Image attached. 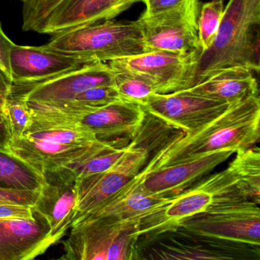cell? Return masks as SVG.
I'll return each instance as SVG.
<instances>
[{"instance_id":"obj_1","label":"cell","mask_w":260,"mask_h":260,"mask_svg":"<svg viewBox=\"0 0 260 260\" xmlns=\"http://www.w3.org/2000/svg\"><path fill=\"white\" fill-rule=\"evenodd\" d=\"M259 138L260 100L255 94L230 105L223 113L198 130L170 140L143 169L154 171L217 150L249 148Z\"/></svg>"},{"instance_id":"obj_2","label":"cell","mask_w":260,"mask_h":260,"mask_svg":"<svg viewBox=\"0 0 260 260\" xmlns=\"http://www.w3.org/2000/svg\"><path fill=\"white\" fill-rule=\"evenodd\" d=\"M260 0H230L214 43L199 55L194 86L219 70L260 69Z\"/></svg>"},{"instance_id":"obj_3","label":"cell","mask_w":260,"mask_h":260,"mask_svg":"<svg viewBox=\"0 0 260 260\" xmlns=\"http://www.w3.org/2000/svg\"><path fill=\"white\" fill-rule=\"evenodd\" d=\"M47 48L79 56L90 63L109 62L146 52L137 21L111 20L95 22L53 35Z\"/></svg>"},{"instance_id":"obj_4","label":"cell","mask_w":260,"mask_h":260,"mask_svg":"<svg viewBox=\"0 0 260 260\" xmlns=\"http://www.w3.org/2000/svg\"><path fill=\"white\" fill-rule=\"evenodd\" d=\"M247 199L239 189L229 169L203 177L175 194L167 205L155 210L140 222L138 234L161 235L176 231L190 217L205 212L214 205Z\"/></svg>"},{"instance_id":"obj_5","label":"cell","mask_w":260,"mask_h":260,"mask_svg":"<svg viewBox=\"0 0 260 260\" xmlns=\"http://www.w3.org/2000/svg\"><path fill=\"white\" fill-rule=\"evenodd\" d=\"M27 104L33 121L80 125L91 131L101 141H117L133 138L141 130L147 115L141 105L125 101L91 109L36 103Z\"/></svg>"},{"instance_id":"obj_6","label":"cell","mask_w":260,"mask_h":260,"mask_svg":"<svg viewBox=\"0 0 260 260\" xmlns=\"http://www.w3.org/2000/svg\"><path fill=\"white\" fill-rule=\"evenodd\" d=\"M141 219L94 217L71 228L62 244L66 260H125L135 258Z\"/></svg>"},{"instance_id":"obj_7","label":"cell","mask_w":260,"mask_h":260,"mask_svg":"<svg viewBox=\"0 0 260 260\" xmlns=\"http://www.w3.org/2000/svg\"><path fill=\"white\" fill-rule=\"evenodd\" d=\"M174 231L202 240L259 246V208L247 199L224 202L190 217Z\"/></svg>"},{"instance_id":"obj_8","label":"cell","mask_w":260,"mask_h":260,"mask_svg":"<svg viewBox=\"0 0 260 260\" xmlns=\"http://www.w3.org/2000/svg\"><path fill=\"white\" fill-rule=\"evenodd\" d=\"M200 52L176 54L147 51L107 62L117 74L133 76L148 83L156 93H171L194 84Z\"/></svg>"},{"instance_id":"obj_9","label":"cell","mask_w":260,"mask_h":260,"mask_svg":"<svg viewBox=\"0 0 260 260\" xmlns=\"http://www.w3.org/2000/svg\"><path fill=\"white\" fill-rule=\"evenodd\" d=\"M200 1L188 0L182 7L156 16L144 13L137 19L146 52L166 51L188 54L199 51V20Z\"/></svg>"},{"instance_id":"obj_10","label":"cell","mask_w":260,"mask_h":260,"mask_svg":"<svg viewBox=\"0 0 260 260\" xmlns=\"http://www.w3.org/2000/svg\"><path fill=\"white\" fill-rule=\"evenodd\" d=\"M115 80V72L107 62H96L41 83L12 84L10 95L26 103L57 104L68 101L91 88L112 86Z\"/></svg>"},{"instance_id":"obj_11","label":"cell","mask_w":260,"mask_h":260,"mask_svg":"<svg viewBox=\"0 0 260 260\" xmlns=\"http://www.w3.org/2000/svg\"><path fill=\"white\" fill-rule=\"evenodd\" d=\"M230 105L183 89L152 94L142 107L147 115L168 127L189 134L217 118Z\"/></svg>"},{"instance_id":"obj_12","label":"cell","mask_w":260,"mask_h":260,"mask_svg":"<svg viewBox=\"0 0 260 260\" xmlns=\"http://www.w3.org/2000/svg\"><path fill=\"white\" fill-rule=\"evenodd\" d=\"M148 159V150L138 147L132 141L128 150L112 167L102 173L76 179L77 205L72 226L119 191L142 170Z\"/></svg>"},{"instance_id":"obj_13","label":"cell","mask_w":260,"mask_h":260,"mask_svg":"<svg viewBox=\"0 0 260 260\" xmlns=\"http://www.w3.org/2000/svg\"><path fill=\"white\" fill-rule=\"evenodd\" d=\"M45 182L32 207L35 216L50 228L52 244L71 229L77 211L76 177L68 168L43 174Z\"/></svg>"},{"instance_id":"obj_14","label":"cell","mask_w":260,"mask_h":260,"mask_svg":"<svg viewBox=\"0 0 260 260\" xmlns=\"http://www.w3.org/2000/svg\"><path fill=\"white\" fill-rule=\"evenodd\" d=\"M90 64L83 57L53 51L43 46L15 44L10 54L12 84L30 85Z\"/></svg>"},{"instance_id":"obj_15","label":"cell","mask_w":260,"mask_h":260,"mask_svg":"<svg viewBox=\"0 0 260 260\" xmlns=\"http://www.w3.org/2000/svg\"><path fill=\"white\" fill-rule=\"evenodd\" d=\"M234 148L217 150L187 162L173 164L154 171H141L142 184L149 191L171 197L196 183L236 153Z\"/></svg>"},{"instance_id":"obj_16","label":"cell","mask_w":260,"mask_h":260,"mask_svg":"<svg viewBox=\"0 0 260 260\" xmlns=\"http://www.w3.org/2000/svg\"><path fill=\"white\" fill-rule=\"evenodd\" d=\"M102 141L75 145L22 136L12 138L9 148L15 156L43 175L80 164Z\"/></svg>"},{"instance_id":"obj_17","label":"cell","mask_w":260,"mask_h":260,"mask_svg":"<svg viewBox=\"0 0 260 260\" xmlns=\"http://www.w3.org/2000/svg\"><path fill=\"white\" fill-rule=\"evenodd\" d=\"M141 0H63L39 33L53 35L81 25L111 20Z\"/></svg>"},{"instance_id":"obj_18","label":"cell","mask_w":260,"mask_h":260,"mask_svg":"<svg viewBox=\"0 0 260 260\" xmlns=\"http://www.w3.org/2000/svg\"><path fill=\"white\" fill-rule=\"evenodd\" d=\"M176 237H169L156 250L164 259H259V246L202 240L173 231Z\"/></svg>"},{"instance_id":"obj_19","label":"cell","mask_w":260,"mask_h":260,"mask_svg":"<svg viewBox=\"0 0 260 260\" xmlns=\"http://www.w3.org/2000/svg\"><path fill=\"white\" fill-rule=\"evenodd\" d=\"M50 228L34 220H0V260H30L52 246Z\"/></svg>"},{"instance_id":"obj_20","label":"cell","mask_w":260,"mask_h":260,"mask_svg":"<svg viewBox=\"0 0 260 260\" xmlns=\"http://www.w3.org/2000/svg\"><path fill=\"white\" fill-rule=\"evenodd\" d=\"M172 197L149 192L143 185L142 176L140 172L119 191L97 207L83 220L101 217L119 220L142 219L155 210L167 205Z\"/></svg>"},{"instance_id":"obj_21","label":"cell","mask_w":260,"mask_h":260,"mask_svg":"<svg viewBox=\"0 0 260 260\" xmlns=\"http://www.w3.org/2000/svg\"><path fill=\"white\" fill-rule=\"evenodd\" d=\"M187 90L228 104L258 94V82L253 71L244 67L219 70Z\"/></svg>"},{"instance_id":"obj_22","label":"cell","mask_w":260,"mask_h":260,"mask_svg":"<svg viewBox=\"0 0 260 260\" xmlns=\"http://www.w3.org/2000/svg\"><path fill=\"white\" fill-rule=\"evenodd\" d=\"M230 164V171L237 181L239 189L248 199L260 203V153L257 147L240 149Z\"/></svg>"},{"instance_id":"obj_23","label":"cell","mask_w":260,"mask_h":260,"mask_svg":"<svg viewBox=\"0 0 260 260\" xmlns=\"http://www.w3.org/2000/svg\"><path fill=\"white\" fill-rule=\"evenodd\" d=\"M44 182L43 175L11 151L0 149V188L40 189Z\"/></svg>"},{"instance_id":"obj_24","label":"cell","mask_w":260,"mask_h":260,"mask_svg":"<svg viewBox=\"0 0 260 260\" xmlns=\"http://www.w3.org/2000/svg\"><path fill=\"white\" fill-rule=\"evenodd\" d=\"M24 136L65 144L85 145L98 141L91 131L80 125L49 124L33 121Z\"/></svg>"},{"instance_id":"obj_25","label":"cell","mask_w":260,"mask_h":260,"mask_svg":"<svg viewBox=\"0 0 260 260\" xmlns=\"http://www.w3.org/2000/svg\"><path fill=\"white\" fill-rule=\"evenodd\" d=\"M130 145L129 144L120 147L117 146V141H103L83 162L67 168L74 173L76 179L102 173L116 164L128 150Z\"/></svg>"},{"instance_id":"obj_26","label":"cell","mask_w":260,"mask_h":260,"mask_svg":"<svg viewBox=\"0 0 260 260\" xmlns=\"http://www.w3.org/2000/svg\"><path fill=\"white\" fill-rule=\"evenodd\" d=\"M223 2L212 0L201 7L198 20L200 54L209 49L214 43L223 16Z\"/></svg>"},{"instance_id":"obj_27","label":"cell","mask_w":260,"mask_h":260,"mask_svg":"<svg viewBox=\"0 0 260 260\" xmlns=\"http://www.w3.org/2000/svg\"><path fill=\"white\" fill-rule=\"evenodd\" d=\"M123 101L117 92L114 85L102 86L91 88L68 101L57 103V106L65 107L78 108V109H91L102 107L115 102Z\"/></svg>"},{"instance_id":"obj_28","label":"cell","mask_w":260,"mask_h":260,"mask_svg":"<svg viewBox=\"0 0 260 260\" xmlns=\"http://www.w3.org/2000/svg\"><path fill=\"white\" fill-rule=\"evenodd\" d=\"M12 138L24 136L32 122V115L26 102L9 95L2 109Z\"/></svg>"},{"instance_id":"obj_29","label":"cell","mask_w":260,"mask_h":260,"mask_svg":"<svg viewBox=\"0 0 260 260\" xmlns=\"http://www.w3.org/2000/svg\"><path fill=\"white\" fill-rule=\"evenodd\" d=\"M114 86L123 101L136 103L141 106L152 94L156 93L153 86L144 80L117 73Z\"/></svg>"},{"instance_id":"obj_30","label":"cell","mask_w":260,"mask_h":260,"mask_svg":"<svg viewBox=\"0 0 260 260\" xmlns=\"http://www.w3.org/2000/svg\"><path fill=\"white\" fill-rule=\"evenodd\" d=\"M63 0H25L22 10V29L25 31L39 30L51 12Z\"/></svg>"},{"instance_id":"obj_31","label":"cell","mask_w":260,"mask_h":260,"mask_svg":"<svg viewBox=\"0 0 260 260\" xmlns=\"http://www.w3.org/2000/svg\"><path fill=\"white\" fill-rule=\"evenodd\" d=\"M33 206L10 202H0V220H34Z\"/></svg>"},{"instance_id":"obj_32","label":"cell","mask_w":260,"mask_h":260,"mask_svg":"<svg viewBox=\"0 0 260 260\" xmlns=\"http://www.w3.org/2000/svg\"><path fill=\"white\" fill-rule=\"evenodd\" d=\"M40 189L18 190L0 188V202H10L15 203L34 206L39 197Z\"/></svg>"},{"instance_id":"obj_33","label":"cell","mask_w":260,"mask_h":260,"mask_svg":"<svg viewBox=\"0 0 260 260\" xmlns=\"http://www.w3.org/2000/svg\"><path fill=\"white\" fill-rule=\"evenodd\" d=\"M146 7L145 16H156L172 11L186 4L188 0H141Z\"/></svg>"},{"instance_id":"obj_34","label":"cell","mask_w":260,"mask_h":260,"mask_svg":"<svg viewBox=\"0 0 260 260\" xmlns=\"http://www.w3.org/2000/svg\"><path fill=\"white\" fill-rule=\"evenodd\" d=\"M14 45V42H12L4 32L2 25L0 23V71L11 83L10 54Z\"/></svg>"},{"instance_id":"obj_35","label":"cell","mask_w":260,"mask_h":260,"mask_svg":"<svg viewBox=\"0 0 260 260\" xmlns=\"http://www.w3.org/2000/svg\"><path fill=\"white\" fill-rule=\"evenodd\" d=\"M11 139V132L9 128L6 118H4V113L0 109V149L10 151L9 147H10Z\"/></svg>"},{"instance_id":"obj_36","label":"cell","mask_w":260,"mask_h":260,"mask_svg":"<svg viewBox=\"0 0 260 260\" xmlns=\"http://www.w3.org/2000/svg\"><path fill=\"white\" fill-rule=\"evenodd\" d=\"M11 86L12 83L0 71V109L1 110L4 109L7 98L10 95Z\"/></svg>"},{"instance_id":"obj_37","label":"cell","mask_w":260,"mask_h":260,"mask_svg":"<svg viewBox=\"0 0 260 260\" xmlns=\"http://www.w3.org/2000/svg\"><path fill=\"white\" fill-rule=\"evenodd\" d=\"M212 1H217V2H223V0H212Z\"/></svg>"},{"instance_id":"obj_38","label":"cell","mask_w":260,"mask_h":260,"mask_svg":"<svg viewBox=\"0 0 260 260\" xmlns=\"http://www.w3.org/2000/svg\"><path fill=\"white\" fill-rule=\"evenodd\" d=\"M24 1H25V0H22V2H24Z\"/></svg>"}]
</instances>
